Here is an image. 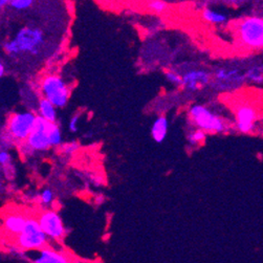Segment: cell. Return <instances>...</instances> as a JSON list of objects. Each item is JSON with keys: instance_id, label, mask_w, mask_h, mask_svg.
Wrapping results in <instances>:
<instances>
[{"instance_id": "16", "label": "cell", "mask_w": 263, "mask_h": 263, "mask_svg": "<svg viewBox=\"0 0 263 263\" xmlns=\"http://www.w3.org/2000/svg\"><path fill=\"white\" fill-rule=\"evenodd\" d=\"M201 17H203V19L206 22L210 24H214V25L224 24L227 21L226 14L220 11L213 10V8H210V7H206L205 10L201 12Z\"/></svg>"}, {"instance_id": "24", "label": "cell", "mask_w": 263, "mask_h": 263, "mask_svg": "<svg viewBox=\"0 0 263 263\" xmlns=\"http://www.w3.org/2000/svg\"><path fill=\"white\" fill-rule=\"evenodd\" d=\"M80 120H81V115L79 113H76L74 115L71 120L68 122V130L71 133H77L79 130V124H80Z\"/></svg>"}, {"instance_id": "2", "label": "cell", "mask_w": 263, "mask_h": 263, "mask_svg": "<svg viewBox=\"0 0 263 263\" xmlns=\"http://www.w3.org/2000/svg\"><path fill=\"white\" fill-rule=\"evenodd\" d=\"M188 119L193 127L205 130L210 134L226 133L230 124L218 113L205 105L195 104L188 110Z\"/></svg>"}, {"instance_id": "27", "label": "cell", "mask_w": 263, "mask_h": 263, "mask_svg": "<svg viewBox=\"0 0 263 263\" xmlns=\"http://www.w3.org/2000/svg\"><path fill=\"white\" fill-rule=\"evenodd\" d=\"M5 75V65L3 62H0V77H4Z\"/></svg>"}, {"instance_id": "25", "label": "cell", "mask_w": 263, "mask_h": 263, "mask_svg": "<svg viewBox=\"0 0 263 263\" xmlns=\"http://www.w3.org/2000/svg\"><path fill=\"white\" fill-rule=\"evenodd\" d=\"M61 148V151H62L63 154L65 155H73L78 149H79V145L75 142L73 143H65V144H62L60 146Z\"/></svg>"}, {"instance_id": "7", "label": "cell", "mask_w": 263, "mask_h": 263, "mask_svg": "<svg viewBox=\"0 0 263 263\" xmlns=\"http://www.w3.org/2000/svg\"><path fill=\"white\" fill-rule=\"evenodd\" d=\"M247 82L245 73L235 67H218L212 74L211 86L218 91H233Z\"/></svg>"}, {"instance_id": "14", "label": "cell", "mask_w": 263, "mask_h": 263, "mask_svg": "<svg viewBox=\"0 0 263 263\" xmlns=\"http://www.w3.org/2000/svg\"><path fill=\"white\" fill-rule=\"evenodd\" d=\"M169 130V121L167 117L160 116L157 117L151 126V136L153 141L157 144L163 143L168 135Z\"/></svg>"}, {"instance_id": "1", "label": "cell", "mask_w": 263, "mask_h": 263, "mask_svg": "<svg viewBox=\"0 0 263 263\" xmlns=\"http://www.w3.org/2000/svg\"><path fill=\"white\" fill-rule=\"evenodd\" d=\"M38 115L34 111H18L14 112L7 118L5 131L2 136V144L6 143V149L14 146H19L31 134L34 129Z\"/></svg>"}, {"instance_id": "20", "label": "cell", "mask_w": 263, "mask_h": 263, "mask_svg": "<svg viewBox=\"0 0 263 263\" xmlns=\"http://www.w3.org/2000/svg\"><path fill=\"white\" fill-rule=\"evenodd\" d=\"M165 77L170 84L174 85L175 87H179V88H182L183 81H182L181 73L175 71V69H169V71L165 73Z\"/></svg>"}, {"instance_id": "10", "label": "cell", "mask_w": 263, "mask_h": 263, "mask_svg": "<svg viewBox=\"0 0 263 263\" xmlns=\"http://www.w3.org/2000/svg\"><path fill=\"white\" fill-rule=\"evenodd\" d=\"M37 219L42 230L50 240L59 241L64 238L66 234L65 225L58 212L54 210H46V211L41 212Z\"/></svg>"}, {"instance_id": "26", "label": "cell", "mask_w": 263, "mask_h": 263, "mask_svg": "<svg viewBox=\"0 0 263 263\" xmlns=\"http://www.w3.org/2000/svg\"><path fill=\"white\" fill-rule=\"evenodd\" d=\"M223 1H225V3L227 4L236 6V5H239L242 2V0H223Z\"/></svg>"}, {"instance_id": "17", "label": "cell", "mask_w": 263, "mask_h": 263, "mask_svg": "<svg viewBox=\"0 0 263 263\" xmlns=\"http://www.w3.org/2000/svg\"><path fill=\"white\" fill-rule=\"evenodd\" d=\"M245 79L250 83H263V64L252 66L245 72Z\"/></svg>"}, {"instance_id": "21", "label": "cell", "mask_w": 263, "mask_h": 263, "mask_svg": "<svg viewBox=\"0 0 263 263\" xmlns=\"http://www.w3.org/2000/svg\"><path fill=\"white\" fill-rule=\"evenodd\" d=\"M54 200H55V194H54V192H52L51 189L45 188V189H43L40 192L39 201H40V204L42 206L49 207Z\"/></svg>"}, {"instance_id": "19", "label": "cell", "mask_w": 263, "mask_h": 263, "mask_svg": "<svg viewBox=\"0 0 263 263\" xmlns=\"http://www.w3.org/2000/svg\"><path fill=\"white\" fill-rule=\"evenodd\" d=\"M0 166H1V169L4 171L5 175L10 174V170L15 172V169L13 167V160H12V155L8 152V150H4L2 149L0 151Z\"/></svg>"}, {"instance_id": "8", "label": "cell", "mask_w": 263, "mask_h": 263, "mask_svg": "<svg viewBox=\"0 0 263 263\" xmlns=\"http://www.w3.org/2000/svg\"><path fill=\"white\" fill-rule=\"evenodd\" d=\"M13 39L18 46L20 54H30L32 56H38L41 47L44 44L43 32L34 26H24L17 32Z\"/></svg>"}, {"instance_id": "23", "label": "cell", "mask_w": 263, "mask_h": 263, "mask_svg": "<svg viewBox=\"0 0 263 263\" xmlns=\"http://www.w3.org/2000/svg\"><path fill=\"white\" fill-rule=\"evenodd\" d=\"M147 6L153 13H164L168 7L167 3L163 0H150Z\"/></svg>"}, {"instance_id": "5", "label": "cell", "mask_w": 263, "mask_h": 263, "mask_svg": "<svg viewBox=\"0 0 263 263\" xmlns=\"http://www.w3.org/2000/svg\"><path fill=\"white\" fill-rule=\"evenodd\" d=\"M40 92L42 98L51 102L57 108H64L71 99L72 90L62 77L48 74L42 78Z\"/></svg>"}, {"instance_id": "11", "label": "cell", "mask_w": 263, "mask_h": 263, "mask_svg": "<svg viewBox=\"0 0 263 263\" xmlns=\"http://www.w3.org/2000/svg\"><path fill=\"white\" fill-rule=\"evenodd\" d=\"M182 75V89L189 92H196L211 85L212 74L203 68H191L181 73Z\"/></svg>"}, {"instance_id": "9", "label": "cell", "mask_w": 263, "mask_h": 263, "mask_svg": "<svg viewBox=\"0 0 263 263\" xmlns=\"http://www.w3.org/2000/svg\"><path fill=\"white\" fill-rule=\"evenodd\" d=\"M258 123V112L250 103L238 104L235 108V128L238 132L250 134L255 132Z\"/></svg>"}, {"instance_id": "12", "label": "cell", "mask_w": 263, "mask_h": 263, "mask_svg": "<svg viewBox=\"0 0 263 263\" xmlns=\"http://www.w3.org/2000/svg\"><path fill=\"white\" fill-rule=\"evenodd\" d=\"M26 257L34 263H68L72 260L64 253L50 249L48 247L42 248L38 251H33L32 255L26 254Z\"/></svg>"}, {"instance_id": "3", "label": "cell", "mask_w": 263, "mask_h": 263, "mask_svg": "<svg viewBox=\"0 0 263 263\" xmlns=\"http://www.w3.org/2000/svg\"><path fill=\"white\" fill-rule=\"evenodd\" d=\"M236 36L245 48L263 49V18L250 16L240 19L236 24Z\"/></svg>"}, {"instance_id": "4", "label": "cell", "mask_w": 263, "mask_h": 263, "mask_svg": "<svg viewBox=\"0 0 263 263\" xmlns=\"http://www.w3.org/2000/svg\"><path fill=\"white\" fill-rule=\"evenodd\" d=\"M50 125L51 122L38 116L31 134L18 146L22 155L29 156L37 152L47 151L52 148L50 143Z\"/></svg>"}, {"instance_id": "15", "label": "cell", "mask_w": 263, "mask_h": 263, "mask_svg": "<svg viewBox=\"0 0 263 263\" xmlns=\"http://www.w3.org/2000/svg\"><path fill=\"white\" fill-rule=\"evenodd\" d=\"M57 107L51 102L46 100L45 98H41L38 102L37 115L49 122H57L58 113Z\"/></svg>"}, {"instance_id": "6", "label": "cell", "mask_w": 263, "mask_h": 263, "mask_svg": "<svg viewBox=\"0 0 263 263\" xmlns=\"http://www.w3.org/2000/svg\"><path fill=\"white\" fill-rule=\"evenodd\" d=\"M17 248L25 253L47 247L48 237L36 218H28L24 229L14 238Z\"/></svg>"}, {"instance_id": "22", "label": "cell", "mask_w": 263, "mask_h": 263, "mask_svg": "<svg viewBox=\"0 0 263 263\" xmlns=\"http://www.w3.org/2000/svg\"><path fill=\"white\" fill-rule=\"evenodd\" d=\"M35 0H11L10 6L15 11H24L34 4Z\"/></svg>"}, {"instance_id": "18", "label": "cell", "mask_w": 263, "mask_h": 263, "mask_svg": "<svg viewBox=\"0 0 263 263\" xmlns=\"http://www.w3.org/2000/svg\"><path fill=\"white\" fill-rule=\"evenodd\" d=\"M207 135L208 133L205 130L194 127V129L191 130L188 133V142L193 147L199 146L205 143V141L207 139Z\"/></svg>"}, {"instance_id": "13", "label": "cell", "mask_w": 263, "mask_h": 263, "mask_svg": "<svg viewBox=\"0 0 263 263\" xmlns=\"http://www.w3.org/2000/svg\"><path fill=\"white\" fill-rule=\"evenodd\" d=\"M26 220H28V218L20 212L17 211L7 212L3 216V222H2L4 232L15 238L16 236L20 234L21 231L24 229Z\"/></svg>"}, {"instance_id": "28", "label": "cell", "mask_w": 263, "mask_h": 263, "mask_svg": "<svg viewBox=\"0 0 263 263\" xmlns=\"http://www.w3.org/2000/svg\"><path fill=\"white\" fill-rule=\"evenodd\" d=\"M11 0H0V7L4 8L6 5H10Z\"/></svg>"}]
</instances>
